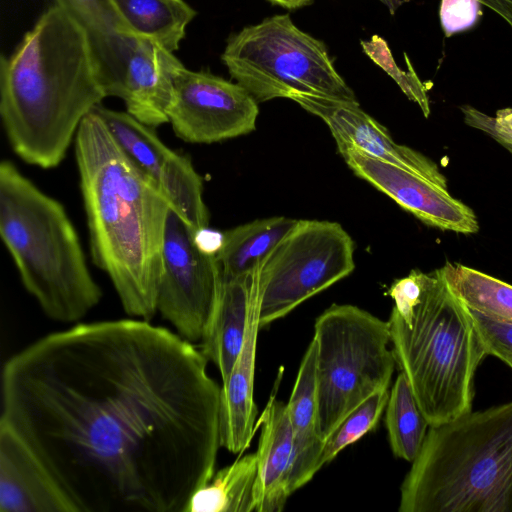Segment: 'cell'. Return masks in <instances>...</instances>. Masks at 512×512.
<instances>
[{
    "instance_id": "15",
    "label": "cell",
    "mask_w": 512,
    "mask_h": 512,
    "mask_svg": "<svg viewBox=\"0 0 512 512\" xmlns=\"http://www.w3.org/2000/svg\"><path fill=\"white\" fill-rule=\"evenodd\" d=\"M289 99L321 118L329 127L337 147L356 148L447 189V179L433 161L416 150L396 143L387 129L364 112L357 101L310 94H293Z\"/></svg>"
},
{
    "instance_id": "21",
    "label": "cell",
    "mask_w": 512,
    "mask_h": 512,
    "mask_svg": "<svg viewBox=\"0 0 512 512\" xmlns=\"http://www.w3.org/2000/svg\"><path fill=\"white\" fill-rule=\"evenodd\" d=\"M123 29L174 52L196 15L184 0H109Z\"/></svg>"
},
{
    "instance_id": "31",
    "label": "cell",
    "mask_w": 512,
    "mask_h": 512,
    "mask_svg": "<svg viewBox=\"0 0 512 512\" xmlns=\"http://www.w3.org/2000/svg\"><path fill=\"white\" fill-rule=\"evenodd\" d=\"M460 109L467 125L485 132L502 146L512 144V108L499 109L495 117L469 105L461 106Z\"/></svg>"
},
{
    "instance_id": "12",
    "label": "cell",
    "mask_w": 512,
    "mask_h": 512,
    "mask_svg": "<svg viewBox=\"0 0 512 512\" xmlns=\"http://www.w3.org/2000/svg\"><path fill=\"white\" fill-rule=\"evenodd\" d=\"M258 114V102L237 82L185 66L175 74L168 123L185 142L210 144L248 134Z\"/></svg>"
},
{
    "instance_id": "34",
    "label": "cell",
    "mask_w": 512,
    "mask_h": 512,
    "mask_svg": "<svg viewBox=\"0 0 512 512\" xmlns=\"http://www.w3.org/2000/svg\"><path fill=\"white\" fill-rule=\"evenodd\" d=\"M273 4L282 6L287 9H297L308 5L312 0H268Z\"/></svg>"
},
{
    "instance_id": "30",
    "label": "cell",
    "mask_w": 512,
    "mask_h": 512,
    "mask_svg": "<svg viewBox=\"0 0 512 512\" xmlns=\"http://www.w3.org/2000/svg\"><path fill=\"white\" fill-rule=\"evenodd\" d=\"M479 0H441L439 18L445 37L473 27L482 15Z\"/></svg>"
},
{
    "instance_id": "26",
    "label": "cell",
    "mask_w": 512,
    "mask_h": 512,
    "mask_svg": "<svg viewBox=\"0 0 512 512\" xmlns=\"http://www.w3.org/2000/svg\"><path fill=\"white\" fill-rule=\"evenodd\" d=\"M389 392V389H382L373 393L342 419L324 441L318 463L320 468L377 426L386 409Z\"/></svg>"
},
{
    "instance_id": "2",
    "label": "cell",
    "mask_w": 512,
    "mask_h": 512,
    "mask_svg": "<svg viewBox=\"0 0 512 512\" xmlns=\"http://www.w3.org/2000/svg\"><path fill=\"white\" fill-rule=\"evenodd\" d=\"M74 148L92 261L110 278L124 311L150 321L172 206L93 110L81 122Z\"/></svg>"
},
{
    "instance_id": "4",
    "label": "cell",
    "mask_w": 512,
    "mask_h": 512,
    "mask_svg": "<svg viewBox=\"0 0 512 512\" xmlns=\"http://www.w3.org/2000/svg\"><path fill=\"white\" fill-rule=\"evenodd\" d=\"M387 294L394 301L388 323L396 366L429 425L470 412L475 371L487 353L442 268L414 269Z\"/></svg>"
},
{
    "instance_id": "18",
    "label": "cell",
    "mask_w": 512,
    "mask_h": 512,
    "mask_svg": "<svg viewBox=\"0 0 512 512\" xmlns=\"http://www.w3.org/2000/svg\"><path fill=\"white\" fill-rule=\"evenodd\" d=\"M259 330L252 283V301L245 341L229 378L221 385V446L232 453L244 452L257 430L254 375Z\"/></svg>"
},
{
    "instance_id": "5",
    "label": "cell",
    "mask_w": 512,
    "mask_h": 512,
    "mask_svg": "<svg viewBox=\"0 0 512 512\" xmlns=\"http://www.w3.org/2000/svg\"><path fill=\"white\" fill-rule=\"evenodd\" d=\"M400 512H512V401L429 426Z\"/></svg>"
},
{
    "instance_id": "10",
    "label": "cell",
    "mask_w": 512,
    "mask_h": 512,
    "mask_svg": "<svg viewBox=\"0 0 512 512\" xmlns=\"http://www.w3.org/2000/svg\"><path fill=\"white\" fill-rule=\"evenodd\" d=\"M88 35L106 97L122 99L126 112L150 127L168 123L174 77L184 64L158 42L123 28Z\"/></svg>"
},
{
    "instance_id": "23",
    "label": "cell",
    "mask_w": 512,
    "mask_h": 512,
    "mask_svg": "<svg viewBox=\"0 0 512 512\" xmlns=\"http://www.w3.org/2000/svg\"><path fill=\"white\" fill-rule=\"evenodd\" d=\"M256 479V453L241 456L196 490L185 512H254Z\"/></svg>"
},
{
    "instance_id": "32",
    "label": "cell",
    "mask_w": 512,
    "mask_h": 512,
    "mask_svg": "<svg viewBox=\"0 0 512 512\" xmlns=\"http://www.w3.org/2000/svg\"><path fill=\"white\" fill-rule=\"evenodd\" d=\"M194 238L196 244L203 252L216 256L222 246L223 233L207 226L196 230Z\"/></svg>"
},
{
    "instance_id": "17",
    "label": "cell",
    "mask_w": 512,
    "mask_h": 512,
    "mask_svg": "<svg viewBox=\"0 0 512 512\" xmlns=\"http://www.w3.org/2000/svg\"><path fill=\"white\" fill-rule=\"evenodd\" d=\"M261 427L257 455L254 512H281L292 494L293 432L287 404L273 391L258 420Z\"/></svg>"
},
{
    "instance_id": "25",
    "label": "cell",
    "mask_w": 512,
    "mask_h": 512,
    "mask_svg": "<svg viewBox=\"0 0 512 512\" xmlns=\"http://www.w3.org/2000/svg\"><path fill=\"white\" fill-rule=\"evenodd\" d=\"M385 424L393 454L412 462L421 450L430 425L402 372L389 392Z\"/></svg>"
},
{
    "instance_id": "7",
    "label": "cell",
    "mask_w": 512,
    "mask_h": 512,
    "mask_svg": "<svg viewBox=\"0 0 512 512\" xmlns=\"http://www.w3.org/2000/svg\"><path fill=\"white\" fill-rule=\"evenodd\" d=\"M318 424L322 439L373 393L389 389L396 360L388 321L349 304H333L314 325Z\"/></svg>"
},
{
    "instance_id": "29",
    "label": "cell",
    "mask_w": 512,
    "mask_h": 512,
    "mask_svg": "<svg viewBox=\"0 0 512 512\" xmlns=\"http://www.w3.org/2000/svg\"><path fill=\"white\" fill-rule=\"evenodd\" d=\"M474 327L486 350L512 368V324L469 309Z\"/></svg>"
},
{
    "instance_id": "6",
    "label": "cell",
    "mask_w": 512,
    "mask_h": 512,
    "mask_svg": "<svg viewBox=\"0 0 512 512\" xmlns=\"http://www.w3.org/2000/svg\"><path fill=\"white\" fill-rule=\"evenodd\" d=\"M0 235L23 286L50 319L77 322L100 302L65 208L10 160L0 163Z\"/></svg>"
},
{
    "instance_id": "28",
    "label": "cell",
    "mask_w": 512,
    "mask_h": 512,
    "mask_svg": "<svg viewBox=\"0 0 512 512\" xmlns=\"http://www.w3.org/2000/svg\"><path fill=\"white\" fill-rule=\"evenodd\" d=\"M88 34L123 28L109 0H55Z\"/></svg>"
},
{
    "instance_id": "8",
    "label": "cell",
    "mask_w": 512,
    "mask_h": 512,
    "mask_svg": "<svg viewBox=\"0 0 512 512\" xmlns=\"http://www.w3.org/2000/svg\"><path fill=\"white\" fill-rule=\"evenodd\" d=\"M221 59L258 103L293 94L357 101L325 44L296 27L288 14L265 18L230 36Z\"/></svg>"
},
{
    "instance_id": "11",
    "label": "cell",
    "mask_w": 512,
    "mask_h": 512,
    "mask_svg": "<svg viewBox=\"0 0 512 512\" xmlns=\"http://www.w3.org/2000/svg\"><path fill=\"white\" fill-rule=\"evenodd\" d=\"M193 228L170 209L162 251L157 311L190 342L201 341L215 310L222 272L215 255L203 252Z\"/></svg>"
},
{
    "instance_id": "22",
    "label": "cell",
    "mask_w": 512,
    "mask_h": 512,
    "mask_svg": "<svg viewBox=\"0 0 512 512\" xmlns=\"http://www.w3.org/2000/svg\"><path fill=\"white\" fill-rule=\"evenodd\" d=\"M297 221L276 216L223 232L222 246L216 254L222 277L233 278L253 272Z\"/></svg>"
},
{
    "instance_id": "19",
    "label": "cell",
    "mask_w": 512,
    "mask_h": 512,
    "mask_svg": "<svg viewBox=\"0 0 512 512\" xmlns=\"http://www.w3.org/2000/svg\"><path fill=\"white\" fill-rule=\"evenodd\" d=\"M316 359L317 346L312 339L286 403L294 441L290 476L292 493L307 484L320 469L318 463L324 440L318 424Z\"/></svg>"
},
{
    "instance_id": "33",
    "label": "cell",
    "mask_w": 512,
    "mask_h": 512,
    "mask_svg": "<svg viewBox=\"0 0 512 512\" xmlns=\"http://www.w3.org/2000/svg\"><path fill=\"white\" fill-rule=\"evenodd\" d=\"M503 18L512 29V0H479Z\"/></svg>"
},
{
    "instance_id": "24",
    "label": "cell",
    "mask_w": 512,
    "mask_h": 512,
    "mask_svg": "<svg viewBox=\"0 0 512 512\" xmlns=\"http://www.w3.org/2000/svg\"><path fill=\"white\" fill-rule=\"evenodd\" d=\"M451 290L468 309L512 324V285L459 263L441 267Z\"/></svg>"
},
{
    "instance_id": "36",
    "label": "cell",
    "mask_w": 512,
    "mask_h": 512,
    "mask_svg": "<svg viewBox=\"0 0 512 512\" xmlns=\"http://www.w3.org/2000/svg\"><path fill=\"white\" fill-rule=\"evenodd\" d=\"M504 148H506L512 154V144H504Z\"/></svg>"
},
{
    "instance_id": "20",
    "label": "cell",
    "mask_w": 512,
    "mask_h": 512,
    "mask_svg": "<svg viewBox=\"0 0 512 512\" xmlns=\"http://www.w3.org/2000/svg\"><path fill=\"white\" fill-rule=\"evenodd\" d=\"M252 272L223 278L218 301L201 339V352L218 368L222 383L230 376L243 347L252 301Z\"/></svg>"
},
{
    "instance_id": "1",
    "label": "cell",
    "mask_w": 512,
    "mask_h": 512,
    "mask_svg": "<svg viewBox=\"0 0 512 512\" xmlns=\"http://www.w3.org/2000/svg\"><path fill=\"white\" fill-rule=\"evenodd\" d=\"M207 362L147 320L78 323L6 360L1 417L79 512H185L222 447Z\"/></svg>"
},
{
    "instance_id": "3",
    "label": "cell",
    "mask_w": 512,
    "mask_h": 512,
    "mask_svg": "<svg viewBox=\"0 0 512 512\" xmlns=\"http://www.w3.org/2000/svg\"><path fill=\"white\" fill-rule=\"evenodd\" d=\"M106 98L89 35L56 4L0 62V116L12 150L58 166L83 119Z\"/></svg>"
},
{
    "instance_id": "35",
    "label": "cell",
    "mask_w": 512,
    "mask_h": 512,
    "mask_svg": "<svg viewBox=\"0 0 512 512\" xmlns=\"http://www.w3.org/2000/svg\"><path fill=\"white\" fill-rule=\"evenodd\" d=\"M382 2L389 10L391 15H394L398 8L403 4V0H379Z\"/></svg>"
},
{
    "instance_id": "9",
    "label": "cell",
    "mask_w": 512,
    "mask_h": 512,
    "mask_svg": "<svg viewBox=\"0 0 512 512\" xmlns=\"http://www.w3.org/2000/svg\"><path fill=\"white\" fill-rule=\"evenodd\" d=\"M354 251L339 223L298 220L252 272L260 329L350 275Z\"/></svg>"
},
{
    "instance_id": "14",
    "label": "cell",
    "mask_w": 512,
    "mask_h": 512,
    "mask_svg": "<svg viewBox=\"0 0 512 512\" xmlns=\"http://www.w3.org/2000/svg\"><path fill=\"white\" fill-rule=\"evenodd\" d=\"M339 153L360 178L429 226L472 234L479 230L473 210L430 180L400 166L341 146Z\"/></svg>"
},
{
    "instance_id": "13",
    "label": "cell",
    "mask_w": 512,
    "mask_h": 512,
    "mask_svg": "<svg viewBox=\"0 0 512 512\" xmlns=\"http://www.w3.org/2000/svg\"><path fill=\"white\" fill-rule=\"evenodd\" d=\"M129 159L158 187L194 231L209 226L202 177L190 157L166 146L150 127L128 112L94 109Z\"/></svg>"
},
{
    "instance_id": "16",
    "label": "cell",
    "mask_w": 512,
    "mask_h": 512,
    "mask_svg": "<svg viewBox=\"0 0 512 512\" xmlns=\"http://www.w3.org/2000/svg\"><path fill=\"white\" fill-rule=\"evenodd\" d=\"M0 512H79L46 462L3 417L0 419Z\"/></svg>"
},
{
    "instance_id": "27",
    "label": "cell",
    "mask_w": 512,
    "mask_h": 512,
    "mask_svg": "<svg viewBox=\"0 0 512 512\" xmlns=\"http://www.w3.org/2000/svg\"><path fill=\"white\" fill-rule=\"evenodd\" d=\"M363 51L380 66L398 84L403 93L421 108L425 117L430 114L427 88L419 79L408 57V71H404L396 64L387 42L380 36L374 35L368 41H361Z\"/></svg>"
}]
</instances>
